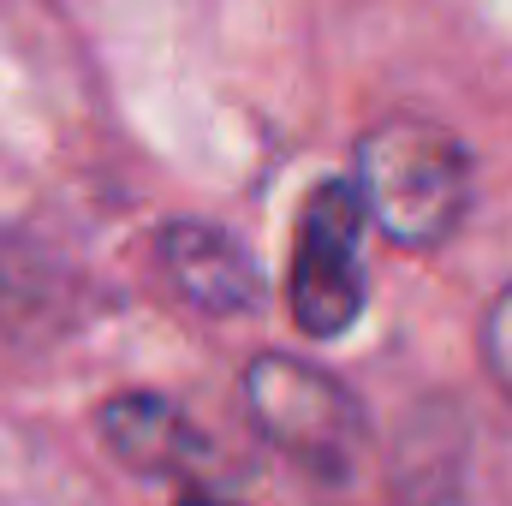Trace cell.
Here are the masks:
<instances>
[{
  "label": "cell",
  "mask_w": 512,
  "mask_h": 506,
  "mask_svg": "<svg viewBox=\"0 0 512 506\" xmlns=\"http://www.w3.org/2000/svg\"><path fill=\"white\" fill-rule=\"evenodd\" d=\"M352 185L387 245L441 251L471 215V149L441 120L387 114L358 137Z\"/></svg>",
  "instance_id": "6da1fadb"
},
{
  "label": "cell",
  "mask_w": 512,
  "mask_h": 506,
  "mask_svg": "<svg viewBox=\"0 0 512 506\" xmlns=\"http://www.w3.org/2000/svg\"><path fill=\"white\" fill-rule=\"evenodd\" d=\"M245 411L256 435L316 483H352L370 459V411L346 381L310 358L256 352L245 364Z\"/></svg>",
  "instance_id": "7a4b0ae2"
},
{
  "label": "cell",
  "mask_w": 512,
  "mask_h": 506,
  "mask_svg": "<svg viewBox=\"0 0 512 506\" xmlns=\"http://www.w3.org/2000/svg\"><path fill=\"white\" fill-rule=\"evenodd\" d=\"M364 227H370V209L352 179H322L304 197L292 268H286V310H292L298 334L340 340L364 316V298H370Z\"/></svg>",
  "instance_id": "3957f363"
},
{
  "label": "cell",
  "mask_w": 512,
  "mask_h": 506,
  "mask_svg": "<svg viewBox=\"0 0 512 506\" xmlns=\"http://www.w3.org/2000/svg\"><path fill=\"white\" fill-rule=\"evenodd\" d=\"M155 268H161L167 292L185 310L209 316V322L251 316L256 304H262V268H256V256L227 227H215V221H197V215L167 221L155 233Z\"/></svg>",
  "instance_id": "277c9868"
},
{
  "label": "cell",
  "mask_w": 512,
  "mask_h": 506,
  "mask_svg": "<svg viewBox=\"0 0 512 506\" xmlns=\"http://www.w3.org/2000/svg\"><path fill=\"white\" fill-rule=\"evenodd\" d=\"M96 435L102 447L126 465L131 477L143 483H203L197 465L209 459V441L203 429L167 399V393H149V387H126V393H108L96 405Z\"/></svg>",
  "instance_id": "5b68a950"
},
{
  "label": "cell",
  "mask_w": 512,
  "mask_h": 506,
  "mask_svg": "<svg viewBox=\"0 0 512 506\" xmlns=\"http://www.w3.org/2000/svg\"><path fill=\"white\" fill-rule=\"evenodd\" d=\"M370 506H465V483H459V459L447 441H411L393 471H387L382 495Z\"/></svg>",
  "instance_id": "8992f818"
},
{
  "label": "cell",
  "mask_w": 512,
  "mask_h": 506,
  "mask_svg": "<svg viewBox=\"0 0 512 506\" xmlns=\"http://www.w3.org/2000/svg\"><path fill=\"white\" fill-rule=\"evenodd\" d=\"M477 352H483V370H489V381L501 387V399L512 405V280L495 292V304L483 310Z\"/></svg>",
  "instance_id": "52a82bcc"
},
{
  "label": "cell",
  "mask_w": 512,
  "mask_h": 506,
  "mask_svg": "<svg viewBox=\"0 0 512 506\" xmlns=\"http://www.w3.org/2000/svg\"><path fill=\"white\" fill-rule=\"evenodd\" d=\"M179 506H239V501H227V495H215L209 483H185V489H179Z\"/></svg>",
  "instance_id": "ba28073f"
}]
</instances>
